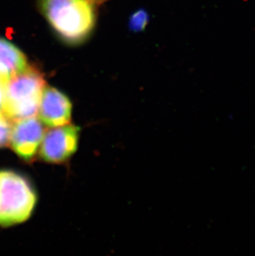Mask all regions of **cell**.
<instances>
[{
    "mask_svg": "<svg viewBox=\"0 0 255 256\" xmlns=\"http://www.w3.org/2000/svg\"><path fill=\"white\" fill-rule=\"evenodd\" d=\"M45 86L41 72L28 66L5 83L2 112L12 122L36 116Z\"/></svg>",
    "mask_w": 255,
    "mask_h": 256,
    "instance_id": "obj_3",
    "label": "cell"
},
{
    "mask_svg": "<svg viewBox=\"0 0 255 256\" xmlns=\"http://www.w3.org/2000/svg\"><path fill=\"white\" fill-rule=\"evenodd\" d=\"M90 2H102L104 1H106V0H89Z\"/></svg>",
    "mask_w": 255,
    "mask_h": 256,
    "instance_id": "obj_11",
    "label": "cell"
},
{
    "mask_svg": "<svg viewBox=\"0 0 255 256\" xmlns=\"http://www.w3.org/2000/svg\"><path fill=\"white\" fill-rule=\"evenodd\" d=\"M12 123L4 112H0V148L10 144Z\"/></svg>",
    "mask_w": 255,
    "mask_h": 256,
    "instance_id": "obj_8",
    "label": "cell"
},
{
    "mask_svg": "<svg viewBox=\"0 0 255 256\" xmlns=\"http://www.w3.org/2000/svg\"><path fill=\"white\" fill-rule=\"evenodd\" d=\"M148 14L144 10H138L131 16L130 20V28L132 31L141 32L147 26L148 22Z\"/></svg>",
    "mask_w": 255,
    "mask_h": 256,
    "instance_id": "obj_9",
    "label": "cell"
},
{
    "mask_svg": "<svg viewBox=\"0 0 255 256\" xmlns=\"http://www.w3.org/2000/svg\"><path fill=\"white\" fill-rule=\"evenodd\" d=\"M28 66L24 54L10 42L0 38V80L7 82Z\"/></svg>",
    "mask_w": 255,
    "mask_h": 256,
    "instance_id": "obj_7",
    "label": "cell"
},
{
    "mask_svg": "<svg viewBox=\"0 0 255 256\" xmlns=\"http://www.w3.org/2000/svg\"><path fill=\"white\" fill-rule=\"evenodd\" d=\"M12 123L10 140L12 151L25 162H34L45 133L44 124L36 116Z\"/></svg>",
    "mask_w": 255,
    "mask_h": 256,
    "instance_id": "obj_5",
    "label": "cell"
},
{
    "mask_svg": "<svg viewBox=\"0 0 255 256\" xmlns=\"http://www.w3.org/2000/svg\"><path fill=\"white\" fill-rule=\"evenodd\" d=\"M4 84L0 80V112H2L4 109Z\"/></svg>",
    "mask_w": 255,
    "mask_h": 256,
    "instance_id": "obj_10",
    "label": "cell"
},
{
    "mask_svg": "<svg viewBox=\"0 0 255 256\" xmlns=\"http://www.w3.org/2000/svg\"><path fill=\"white\" fill-rule=\"evenodd\" d=\"M38 114L42 124L49 128L68 126L72 122V104L63 92L46 86L42 94Z\"/></svg>",
    "mask_w": 255,
    "mask_h": 256,
    "instance_id": "obj_6",
    "label": "cell"
},
{
    "mask_svg": "<svg viewBox=\"0 0 255 256\" xmlns=\"http://www.w3.org/2000/svg\"><path fill=\"white\" fill-rule=\"evenodd\" d=\"M39 8L56 34L66 44H82L94 29L96 14L89 0H39Z\"/></svg>",
    "mask_w": 255,
    "mask_h": 256,
    "instance_id": "obj_1",
    "label": "cell"
},
{
    "mask_svg": "<svg viewBox=\"0 0 255 256\" xmlns=\"http://www.w3.org/2000/svg\"><path fill=\"white\" fill-rule=\"evenodd\" d=\"M36 203L38 194L28 178L12 170H0V226L25 222Z\"/></svg>",
    "mask_w": 255,
    "mask_h": 256,
    "instance_id": "obj_2",
    "label": "cell"
},
{
    "mask_svg": "<svg viewBox=\"0 0 255 256\" xmlns=\"http://www.w3.org/2000/svg\"><path fill=\"white\" fill-rule=\"evenodd\" d=\"M80 130L68 124L51 128L44 133L38 156L49 164H63L75 154L80 142Z\"/></svg>",
    "mask_w": 255,
    "mask_h": 256,
    "instance_id": "obj_4",
    "label": "cell"
}]
</instances>
